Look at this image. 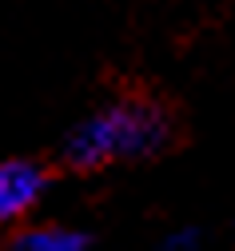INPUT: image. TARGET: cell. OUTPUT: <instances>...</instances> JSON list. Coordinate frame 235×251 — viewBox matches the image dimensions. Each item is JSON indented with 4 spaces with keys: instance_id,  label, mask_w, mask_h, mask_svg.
Instances as JSON below:
<instances>
[{
    "instance_id": "cell-1",
    "label": "cell",
    "mask_w": 235,
    "mask_h": 251,
    "mask_svg": "<svg viewBox=\"0 0 235 251\" xmlns=\"http://www.w3.org/2000/svg\"><path fill=\"white\" fill-rule=\"evenodd\" d=\"M191 144L187 108L156 80L112 76L104 104L64 136L56 172L60 176H100L120 164H152Z\"/></svg>"
},
{
    "instance_id": "cell-2",
    "label": "cell",
    "mask_w": 235,
    "mask_h": 251,
    "mask_svg": "<svg viewBox=\"0 0 235 251\" xmlns=\"http://www.w3.org/2000/svg\"><path fill=\"white\" fill-rule=\"evenodd\" d=\"M56 176H60L56 164L52 160H36V155L0 160V231L20 227Z\"/></svg>"
},
{
    "instance_id": "cell-3",
    "label": "cell",
    "mask_w": 235,
    "mask_h": 251,
    "mask_svg": "<svg viewBox=\"0 0 235 251\" xmlns=\"http://www.w3.org/2000/svg\"><path fill=\"white\" fill-rule=\"evenodd\" d=\"M8 251H88V235L68 231L60 224L44 227H20L8 235Z\"/></svg>"
}]
</instances>
